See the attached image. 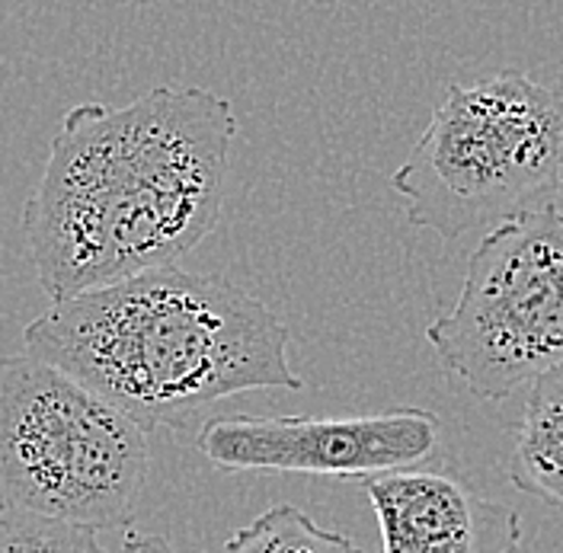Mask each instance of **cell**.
Segmentation results:
<instances>
[{
	"label": "cell",
	"mask_w": 563,
	"mask_h": 553,
	"mask_svg": "<svg viewBox=\"0 0 563 553\" xmlns=\"http://www.w3.org/2000/svg\"><path fill=\"white\" fill-rule=\"evenodd\" d=\"M234 103L164 84L62 115L23 208L35 281L52 305L176 266L218 228Z\"/></svg>",
	"instance_id": "1"
},
{
	"label": "cell",
	"mask_w": 563,
	"mask_h": 553,
	"mask_svg": "<svg viewBox=\"0 0 563 553\" xmlns=\"http://www.w3.org/2000/svg\"><path fill=\"white\" fill-rule=\"evenodd\" d=\"M23 343L144 435L167 429L189 445L228 397L305 390L279 313L224 276L179 266L52 305L26 327Z\"/></svg>",
	"instance_id": "2"
},
{
	"label": "cell",
	"mask_w": 563,
	"mask_h": 553,
	"mask_svg": "<svg viewBox=\"0 0 563 553\" xmlns=\"http://www.w3.org/2000/svg\"><path fill=\"white\" fill-rule=\"evenodd\" d=\"M563 183V97L522 70L452 84L390 186L407 224L445 241L551 206Z\"/></svg>",
	"instance_id": "3"
},
{
	"label": "cell",
	"mask_w": 563,
	"mask_h": 553,
	"mask_svg": "<svg viewBox=\"0 0 563 553\" xmlns=\"http://www.w3.org/2000/svg\"><path fill=\"white\" fill-rule=\"evenodd\" d=\"M147 471V435L129 416L30 352L0 358V516L129 528Z\"/></svg>",
	"instance_id": "4"
},
{
	"label": "cell",
	"mask_w": 563,
	"mask_h": 553,
	"mask_svg": "<svg viewBox=\"0 0 563 553\" xmlns=\"http://www.w3.org/2000/svg\"><path fill=\"white\" fill-rule=\"evenodd\" d=\"M449 375L503 400L563 365V224L544 208L484 234L455 308L426 327Z\"/></svg>",
	"instance_id": "5"
},
{
	"label": "cell",
	"mask_w": 563,
	"mask_h": 553,
	"mask_svg": "<svg viewBox=\"0 0 563 553\" xmlns=\"http://www.w3.org/2000/svg\"><path fill=\"white\" fill-rule=\"evenodd\" d=\"M439 445V416L400 407L372 416H211L192 449L221 474H314L368 480L420 467Z\"/></svg>",
	"instance_id": "6"
},
{
	"label": "cell",
	"mask_w": 563,
	"mask_h": 553,
	"mask_svg": "<svg viewBox=\"0 0 563 553\" xmlns=\"http://www.w3.org/2000/svg\"><path fill=\"white\" fill-rule=\"evenodd\" d=\"M382 528L378 553H519L522 519L442 471L407 467L362 480Z\"/></svg>",
	"instance_id": "7"
},
{
	"label": "cell",
	"mask_w": 563,
	"mask_h": 553,
	"mask_svg": "<svg viewBox=\"0 0 563 553\" xmlns=\"http://www.w3.org/2000/svg\"><path fill=\"white\" fill-rule=\"evenodd\" d=\"M509 480L528 496L563 509V365L531 380L516 425Z\"/></svg>",
	"instance_id": "8"
},
{
	"label": "cell",
	"mask_w": 563,
	"mask_h": 553,
	"mask_svg": "<svg viewBox=\"0 0 563 553\" xmlns=\"http://www.w3.org/2000/svg\"><path fill=\"white\" fill-rule=\"evenodd\" d=\"M218 553H365L352 538L317 524L298 506H269L238 528Z\"/></svg>",
	"instance_id": "9"
},
{
	"label": "cell",
	"mask_w": 563,
	"mask_h": 553,
	"mask_svg": "<svg viewBox=\"0 0 563 553\" xmlns=\"http://www.w3.org/2000/svg\"><path fill=\"white\" fill-rule=\"evenodd\" d=\"M0 553H106L97 534L52 521L0 516Z\"/></svg>",
	"instance_id": "10"
},
{
	"label": "cell",
	"mask_w": 563,
	"mask_h": 553,
	"mask_svg": "<svg viewBox=\"0 0 563 553\" xmlns=\"http://www.w3.org/2000/svg\"><path fill=\"white\" fill-rule=\"evenodd\" d=\"M115 553H176L170 538L164 534H151V531H125L122 544Z\"/></svg>",
	"instance_id": "11"
},
{
	"label": "cell",
	"mask_w": 563,
	"mask_h": 553,
	"mask_svg": "<svg viewBox=\"0 0 563 553\" xmlns=\"http://www.w3.org/2000/svg\"><path fill=\"white\" fill-rule=\"evenodd\" d=\"M548 211H551V214H554V218H558V221H561V224H563V183H561V186H558V192H554V199H551V206H548Z\"/></svg>",
	"instance_id": "12"
}]
</instances>
